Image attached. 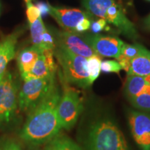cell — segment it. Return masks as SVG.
<instances>
[{
    "mask_svg": "<svg viewBox=\"0 0 150 150\" xmlns=\"http://www.w3.org/2000/svg\"><path fill=\"white\" fill-rule=\"evenodd\" d=\"M60 93L57 84L28 117L21 131L20 138L31 145L47 143L59 136L62 129L58 115Z\"/></svg>",
    "mask_w": 150,
    "mask_h": 150,
    "instance_id": "cell-1",
    "label": "cell"
},
{
    "mask_svg": "<svg viewBox=\"0 0 150 150\" xmlns=\"http://www.w3.org/2000/svg\"><path fill=\"white\" fill-rule=\"evenodd\" d=\"M90 150H129L120 129L109 118H99L90 126L87 138Z\"/></svg>",
    "mask_w": 150,
    "mask_h": 150,
    "instance_id": "cell-2",
    "label": "cell"
},
{
    "mask_svg": "<svg viewBox=\"0 0 150 150\" xmlns=\"http://www.w3.org/2000/svg\"><path fill=\"white\" fill-rule=\"evenodd\" d=\"M54 56L61 66L60 79L81 88L91 86L87 70V59L76 55L59 42H56Z\"/></svg>",
    "mask_w": 150,
    "mask_h": 150,
    "instance_id": "cell-3",
    "label": "cell"
},
{
    "mask_svg": "<svg viewBox=\"0 0 150 150\" xmlns=\"http://www.w3.org/2000/svg\"><path fill=\"white\" fill-rule=\"evenodd\" d=\"M82 4L91 15L104 19L131 40L138 38L135 25L127 18L121 6L115 0H82Z\"/></svg>",
    "mask_w": 150,
    "mask_h": 150,
    "instance_id": "cell-4",
    "label": "cell"
},
{
    "mask_svg": "<svg viewBox=\"0 0 150 150\" xmlns=\"http://www.w3.org/2000/svg\"><path fill=\"white\" fill-rule=\"evenodd\" d=\"M56 84V77L25 81L18 94V107L27 115L37 107Z\"/></svg>",
    "mask_w": 150,
    "mask_h": 150,
    "instance_id": "cell-5",
    "label": "cell"
},
{
    "mask_svg": "<svg viewBox=\"0 0 150 150\" xmlns=\"http://www.w3.org/2000/svg\"><path fill=\"white\" fill-rule=\"evenodd\" d=\"M63 93L58 104V115L62 129L73 128L83 110V100L79 91L61 80Z\"/></svg>",
    "mask_w": 150,
    "mask_h": 150,
    "instance_id": "cell-6",
    "label": "cell"
},
{
    "mask_svg": "<svg viewBox=\"0 0 150 150\" xmlns=\"http://www.w3.org/2000/svg\"><path fill=\"white\" fill-rule=\"evenodd\" d=\"M19 84L10 72L0 81V129L9 125L18 107Z\"/></svg>",
    "mask_w": 150,
    "mask_h": 150,
    "instance_id": "cell-7",
    "label": "cell"
},
{
    "mask_svg": "<svg viewBox=\"0 0 150 150\" xmlns=\"http://www.w3.org/2000/svg\"><path fill=\"white\" fill-rule=\"evenodd\" d=\"M83 40L99 56L118 59L125 43L118 38L99 34L86 35Z\"/></svg>",
    "mask_w": 150,
    "mask_h": 150,
    "instance_id": "cell-8",
    "label": "cell"
},
{
    "mask_svg": "<svg viewBox=\"0 0 150 150\" xmlns=\"http://www.w3.org/2000/svg\"><path fill=\"white\" fill-rule=\"evenodd\" d=\"M128 119L135 141L141 150H150V114L131 110Z\"/></svg>",
    "mask_w": 150,
    "mask_h": 150,
    "instance_id": "cell-9",
    "label": "cell"
},
{
    "mask_svg": "<svg viewBox=\"0 0 150 150\" xmlns=\"http://www.w3.org/2000/svg\"><path fill=\"white\" fill-rule=\"evenodd\" d=\"M52 33L55 38L56 42L61 44L76 55L81 56L86 59L97 55L93 49L85 42L83 38L71 31H59L54 29Z\"/></svg>",
    "mask_w": 150,
    "mask_h": 150,
    "instance_id": "cell-10",
    "label": "cell"
},
{
    "mask_svg": "<svg viewBox=\"0 0 150 150\" xmlns=\"http://www.w3.org/2000/svg\"><path fill=\"white\" fill-rule=\"evenodd\" d=\"M54 57V50H42L32 70L22 78V80L56 77L57 66Z\"/></svg>",
    "mask_w": 150,
    "mask_h": 150,
    "instance_id": "cell-11",
    "label": "cell"
},
{
    "mask_svg": "<svg viewBox=\"0 0 150 150\" xmlns=\"http://www.w3.org/2000/svg\"><path fill=\"white\" fill-rule=\"evenodd\" d=\"M50 15L62 28L67 31H74L76 25L83 18L91 17V15L78 8H63L50 5Z\"/></svg>",
    "mask_w": 150,
    "mask_h": 150,
    "instance_id": "cell-12",
    "label": "cell"
},
{
    "mask_svg": "<svg viewBox=\"0 0 150 150\" xmlns=\"http://www.w3.org/2000/svg\"><path fill=\"white\" fill-rule=\"evenodd\" d=\"M22 31L17 30L0 42V71L5 73L7 65L15 57L17 41Z\"/></svg>",
    "mask_w": 150,
    "mask_h": 150,
    "instance_id": "cell-13",
    "label": "cell"
},
{
    "mask_svg": "<svg viewBox=\"0 0 150 150\" xmlns=\"http://www.w3.org/2000/svg\"><path fill=\"white\" fill-rule=\"evenodd\" d=\"M42 52V50L38 47L32 45L24 49L20 52L17 62L22 78L31 72Z\"/></svg>",
    "mask_w": 150,
    "mask_h": 150,
    "instance_id": "cell-14",
    "label": "cell"
},
{
    "mask_svg": "<svg viewBox=\"0 0 150 150\" xmlns=\"http://www.w3.org/2000/svg\"><path fill=\"white\" fill-rule=\"evenodd\" d=\"M125 93L128 99L142 93H150V83L143 76L130 75L125 82Z\"/></svg>",
    "mask_w": 150,
    "mask_h": 150,
    "instance_id": "cell-15",
    "label": "cell"
},
{
    "mask_svg": "<svg viewBox=\"0 0 150 150\" xmlns=\"http://www.w3.org/2000/svg\"><path fill=\"white\" fill-rule=\"evenodd\" d=\"M128 76L136 75L143 77L150 76V51L147 50L136 57L131 59Z\"/></svg>",
    "mask_w": 150,
    "mask_h": 150,
    "instance_id": "cell-16",
    "label": "cell"
},
{
    "mask_svg": "<svg viewBox=\"0 0 150 150\" xmlns=\"http://www.w3.org/2000/svg\"><path fill=\"white\" fill-rule=\"evenodd\" d=\"M43 150H83V149L68 137L57 136L47 143Z\"/></svg>",
    "mask_w": 150,
    "mask_h": 150,
    "instance_id": "cell-17",
    "label": "cell"
},
{
    "mask_svg": "<svg viewBox=\"0 0 150 150\" xmlns=\"http://www.w3.org/2000/svg\"><path fill=\"white\" fill-rule=\"evenodd\" d=\"M29 27L31 39L33 45L37 46L40 48L41 42H42V35L47 29L43 23L42 18L40 17L34 22L29 24Z\"/></svg>",
    "mask_w": 150,
    "mask_h": 150,
    "instance_id": "cell-18",
    "label": "cell"
},
{
    "mask_svg": "<svg viewBox=\"0 0 150 150\" xmlns=\"http://www.w3.org/2000/svg\"><path fill=\"white\" fill-rule=\"evenodd\" d=\"M102 60L99 56H93L87 59V70L91 85L99 77L101 72Z\"/></svg>",
    "mask_w": 150,
    "mask_h": 150,
    "instance_id": "cell-19",
    "label": "cell"
},
{
    "mask_svg": "<svg viewBox=\"0 0 150 150\" xmlns=\"http://www.w3.org/2000/svg\"><path fill=\"white\" fill-rule=\"evenodd\" d=\"M129 102L134 108L141 110L150 111V93H144L129 99Z\"/></svg>",
    "mask_w": 150,
    "mask_h": 150,
    "instance_id": "cell-20",
    "label": "cell"
},
{
    "mask_svg": "<svg viewBox=\"0 0 150 150\" xmlns=\"http://www.w3.org/2000/svg\"><path fill=\"white\" fill-rule=\"evenodd\" d=\"M146 50L147 49L142 45L137 44V43L132 45L125 44L121 55L131 61V59L145 52Z\"/></svg>",
    "mask_w": 150,
    "mask_h": 150,
    "instance_id": "cell-21",
    "label": "cell"
},
{
    "mask_svg": "<svg viewBox=\"0 0 150 150\" xmlns=\"http://www.w3.org/2000/svg\"><path fill=\"white\" fill-rule=\"evenodd\" d=\"M27 5V17L29 24L34 22L40 16V12L35 4L32 3V0H24Z\"/></svg>",
    "mask_w": 150,
    "mask_h": 150,
    "instance_id": "cell-22",
    "label": "cell"
},
{
    "mask_svg": "<svg viewBox=\"0 0 150 150\" xmlns=\"http://www.w3.org/2000/svg\"><path fill=\"white\" fill-rule=\"evenodd\" d=\"M121 70L120 63L114 60H106L101 63V71L104 73H119Z\"/></svg>",
    "mask_w": 150,
    "mask_h": 150,
    "instance_id": "cell-23",
    "label": "cell"
},
{
    "mask_svg": "<svg viewBox=\"0 0 150 150\" xmlns=\"http://www.w3.org/2000/svg\"><path fill=\"white\" fill-rule=\"evenodd\" d=\"M0 150H23L19 142L13 138H4L0 139Z\"/></svg>",
    "mask_w": 150,
    "mask_h": 150,
    "instance_id": "cell-24",
    "label": "cell"
},
{
    "mask_svg": "<svg viewBox=\"0 0 150 150\" xmlns=\"http://www.w3.org/2000/svg\"><path fill=\"white\" fill-rule=\"evenodd\" d=\"M106 24H107V22L103 18H100L95 22H93L91 26V31L95 34H97L106 28Z\"/></svg>",
    "mask_w": 150,
    "mask_h": 150,
    "instance_id": "cell-25",
    "label": "cell"
},
{
    "mask_svg": "<svg viewBox=\"0 0 150 150\" xmlns=\"http://www.w3.org/2000/svg\"><path fill=\"white\" fill-rule=\"evenodd\" d=\"M91 23L92 22L91 20V17L83 18V20H81L79 22V24L76 25V28H75L74 31L78 33H83L91 28Z\"/></svg>",
    "mask_w": 150,
    "mask_h": 150,
    "instance_id": "cell-26",
    "label": "cell"
},
{
    "mask_svg": "<svg viewBox=\"0 0 150 150\" xmlns=\"http://www.w3.org/2000/svg\"><path fill=\"white\" fill-rule=\"evenodd\" d=\"M35 6L38 8L40 12V16L42 17L46 16L47 15L50 14V4L44 2V1H38Z\"/></svg>",
    "mask_w": 150,
    "mask_h": 150,
    "instance_id": "cell-27",
    "label": "cell"
},
{
    "mask_svg": "<svg viewBox=\"0 0 150 150\" xmlns=\"http://www.w3.org/2000/svg\"><path fill=\"white\" fill-rule=\"evenodd\" d=\"M118 63L120 65L121 68L123 69L124 70L126 71L127 72H128L129 70V67H130V64H131V60H129L127 58L124 57L123 56L120 55L119 58L117 59Z\"/></svg>",
    "mask_w": 150,
    "mask_h": 150,
    "instance_id": "cell-28",
    "label": "cell"
},
{
    "mask_svg": "<svg viewBox=\"0 0 150 150\" xmlns=\"http://www.w3.org/2000/svg\"><path fill=\"white\" fill-rule=\"evenodd\" d=\"M143 23L145 29H147L148 31H150V14L144 20Z\"/></svg>",
    "mask_w": 150,
    "mask_h": 150,
    "instance_id": "cell-29",
    "label": "cell"
},
{
    "mask_svg": "<svg viewBox=\"0 0 150 150\" xmlns=\"http://www.w3.org/2000/svg\"><path fill=\"white\" fill-rule=\"evenodd\" d=\"M146 78V79H147L148 81L150 83V76H147V77H145Z\"/></svg>",
    "mask_w": 150,
    "mask_h": 150,
    "instance_id": "cell-30",
    "label": "cell"
},
{
    "mask_svg": "<svg viewBox=\"0 0 150 150\" xmlns=\"http://www.w3.org/2000/svg\"><path fill=\"white\" fill-rule=\"evenodd\" d=\"M29 150H40V149H31Z\"/></svg>",
    "mask_w": 150,
    "mask_h": 150,
    "instance_id": "cell-31",
    "label": "cell"
},
{
    "mask_svg": "<svg viewBox=\"0 0 150 150\" xmlns=\"http://www.w3.org/2000/svg\"><path fill=\"white\" fill-rule=\"evenodd\" d=\"M0 10H1V4H0Z\"/></svg>",
    "mask_w": 150,
    "mask_h": 150,
    "instance_id": "cell-32",
    "label": "cell"
},
{
    "mask_svg": "<svg viewBox=\"0 0 150 150\" xmlns=\"http://www.w3.org/2000/svg\"><path fill=\"white\" fill-rule=\"evenodd\" d=\"M149 1H150V0H149Z\"/></svg>",
    "mask_w": 150,
    "mask_h": 150,
    "instance_id": "cell-33",
    "label": "cell"
}]
</instances>
